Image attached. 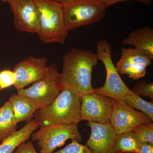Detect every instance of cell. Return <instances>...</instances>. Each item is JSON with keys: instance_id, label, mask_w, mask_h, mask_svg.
Instances as JSON below:
<instances>
[{"instance_id": "3", "label": "cell", "mask_w": 153, "mask_h": 153, "mask_svg": "<svg viewBox=\"0 0 153 153\" xmlns=\"http://www.w3.org/2000/svg\"><path fill=\"white\" fill-rule=\"evenodd\" d=\"M40 13V27L37 35L46 44H64L68 32L64 22L63 6L51 0H34Z\"/></svg>"}, {"instance_id": "29", "label": "cell", "mask_w": 153, "mask_h": 153, "mask_svg": "<svg viewBox=\"0 0 153 153\" xmlns=\"http://www.w3.org/2000/svg\"><path fill=\"white\" fill-rule=\"evenodd\" d=\"M0 110H1V108H0Z\"/></svg>"}, {"instance_id": "26", "label": "cell", "mask_w": 153, "mask_h": 153, "mask_svg": "<svg viewBox=\"0 0 153 153\" xmlns=\"http://www.w3.org/2000/svg\"><path fill=\"white\" fill-rule=\"evenodd\" d=\"M138 153H153V144L147 142L142 143Z\"/></svg>"}, {"instance_id": "9", "label": "cell", "mask_w": 153, "mask_h": 153, "mask_svg": "<svg viewBox=\"0 0 153 153\" xmlns=\"http://www.w3.org/2000/svg\"><path fill=\"white\" fill-rule=\"evenodd\" d=\"M114 99L94 92L82 96V120L98 123H110Z\"/></svg>"}, {"instance_id": "22", "label": "cell", "mask_w": 153, "mask_h": 153, "mask_svg": "<svg viewBox=\"0 0 153 153\" xmlns=\"http://www.w3.org/2000/svg\"><path fill=\"white\" fill-rule=\"evenodd\" d=\"M52 153H93L86 145H82L75 140H72L65 148Z\"/></svg>"}, {"instance_id": "8", "label": "cell", "mask_w": 153, "mask_h": 153, "mask_svg": "<svg viewBox=\"0 0 153 153\" xmlns=\"http://www.w3.org/2000/svg\"><path fill=\"white\" fill-rule=\"evenodd\" d=\"M47 62V57L32 55L18 62L13 69L16 79L15 88L17 91L23 89L47 76L52 66V64L48 65Z\"/></svg>"}, {"instance_id": "27", "label": "cell", "mask_w": 153, "mask_h": 153, "mask_svg": "<svg viewBox=\"0 0 153 153\" xmlns=\"http://www.w3.org/2000/svg\"><path fill=\"white\" fill-rule=\"evenodd\" d=\"M51 1L57 2L60 3V4H62V3L65 2V1H67V0H51Z\"/></svg>"}, {"instance_id": "6", "label": "cell", "mask_w": 153, "mask_h": 153, "mask_svg": "<svg viewBox=\"0 0 153 153\" xmlns=\"http://www.w3.org/2000/svg\"><path fill=\"white\" fill-rule=\"evenodd\" d=\"M97 55L98 60L103 63L106 70V76L104 85L94 88V92L117 100H123L130 90L121 78L116 67L113 62L111 47L105 40L99 41L97 45Z\"/></svg>"}, {"instance_id": "4", "label": "cell", "mask_w": 153, "mask_h": 153, "mask_svg": "<svg viewBox=\"0 0 153 153\" xmlns=\"http://www.w3.org/2000/svg\"><path fill=\"white\" fill-rule=\"evenodd\" d=\"M61 4L68 31L98 23L106 13V7L100 0H67Z\"/></svg>"}, {"instance_id": "2", "label": "cell", "mask_w": 153, "mask_h": 153, "mask_svg": "<svg viewBox=\"0 0 153 153\" xmlns=\"http://www.w3.org/2000/svg\"><path fill=\"white\" fill-rule=\"evenodd\" d=\"M82 96L73 91L63 88L51 104L35 112L34 119L41 126L52 124H78L82 120Z\"/></svg>"}, {"instance_id": "20", "label": "cell", "mask_w": 153, "mask_h": 153, "mask_svg": "<svg viewBox=\"0 0 153 153\" xmlns=\"http://www.w3.org/2000/svg\"><path fill=\"white\" fill-rule=\"evenodd\" d=\"M133 131L138 137L142 143L153 144V123L152 122L141 124Z\"/></svg>"}, {"instance_id": "28", "label": "cell", "mask_w": 153, "mask_h": 153, "mask_svg": "<svg viewBox=\"0 0 153 153\" xmlns=\"http://www.w3.org/2000/svg\"><path fill=\"white\" fill-rule=\"evenodd\" d=\"M1 1H3V2H5L8 3L10 0H1Z\"/></svg>"}, {"instance_id": "15", "label": "cell", "mask_w": 153, "mask_h": 153, "mask_svg": "<svg viewBox=\"0 0 153 153\" xmlns=\"http://www.w3.org/2000/svg\"><path fill=\"white\" fill-rule=\"evenodd\" d=\"M8 101L13 107L14 122L16 124L22 121L29 122L33 120L35 112L40 109L30 99L18 94H12Z\"/></svg>"}, {"instance_id": "1", "label": "cell", "mask_w": 153, "mask_h": 153, "mask_svg": "<svg viewBox=\"0 0 153 153\" xmlns=\"http://www.w3.org/2000/svg\"><path fill=\"white\" fill-rule=\"evenodd\" d=\"M96 53L89 50L72 48L63 57L60 74L63 88L82 96L93 92L91 74L98 61Z\"/></svg>"}, {"instance_id": "14", "label": "cell", "mask_w": 153, "mask_h": 153, "mask_svg": "<svg viewBox=\"0 0 153 153\" xmlns=\"http://www.w3.org/2000/svg\"><path fill=\"white\" fill-rule=\"evenodd\" d=\"M123 45H131L143 55L153 59V29L150 26L131 31L124 39Z\"/></svg>"}, {"instance_id": "7", "label": "cell", "mask_w": 153, "mask_h": 153, "mask_svg": "<svg viewBox=\"0 0 153 153\" xmlns=\"http://www.w3.org/2000/svg\"><path fill=\"white\" fill-rule=\"evenodd\" d=\"M63 89L60 73L54 63L47 76L28 88L18 90L17 94L30 99L41 108L52 103Z\"/></svg>"}, {"instance_id": "12", "label": "cell", "mask_w": 153, "mask_h": 153, "mask_svg": "<svg viewBox=\"0 0 153 153\" xmlns=\"http://www.w3.org/2000/svg\"><path fill=\"white\" fill-rule=\"evenodd\" d=\"M152 59L134 48L123 47L121 56L116 64L119 73L128 75L129 78L137 80L145 76L146 68L152 64Z\"/></svg>"}, {"instance_id": "18", "label": "cell", "mask_w": 153, "mask_h": 153, "mask_svg": "<svg viewBox=\"0 0 153 153\" xmlns=\"http://www.w3.org/2000/svg\"><path fill=\"white\" fill-rule=\"evenodd\" d=\"M142 142L133 131L119 135L115 146L116 153H138Z\"/></svg>"}, {"instance_id": "17", "label": "cell", "mask_w": 153, "mask_h": 153, "mask_svg": "<svg viewBox=\"0 0 153 153\" xmlns=\"http://www.w3.org/2000/svg\"><path fill=\"white\" fill-rule=\"evenodd\" d=\"M13 107L9 101L0 110V143L16 131L17 124L14 121Z\"/></svg>"}, {"instance_id": "30", "label": "cell", "mask_w": 153, "mask_h": 153, "mask_svg": "<svg viewBox=\"0 0 153 153\" xmlns=\"http://www.w3.org/2000/svg\"><path fill=\"white\" fill-rule=\"evenodd\" d=\"M0 102H1V100H0Z\"/></svg>"}, {"instance_id": "13", "label": "cell", "mask_w": 153, "mask_h": 153, "mask_svg": "<svg viewBox=\"0 0 153 153\" xmlns=\"http://www.w3.org/2000/svg\"><path fill=\"white\" fill-rule=\"evenodd\" d=\"M91 134L86 146L93 153H116L115 146L117 134L110 123L88 122Z\"/></svg>"}, {"instance_id": "5", "label": "cell", "mask_w": 153, "mask_h": 153, "mask_svg": "<svg viewBox=\"0 0 153 153\" xmlns=\"http://www.w3.org/2000/svg\"><path fill=\"white\" fill-rule=\"evenodd\" d=\"M40 127L31 137L33 141L37 142L40 153H52L68 140H75L79 143L82 141L77 124H52Z\"/></svg>"}, {"instance_id": "25", "label": "cell", "mask_w": 153, "mask_h": 153, "mask_svg": "<svg viewBox=\"0 0 153 153\" xmlns=\"http://www.w3.org/2000/svg\"><path fill=\"white\" fill-rule=\"evenodd\" d=\"M100 1L104 3L106 7H108L116 3L129 1H137L143 3L148 7H150L151 5L153 0H100Z\"/></svg>"}, {"instance_id": "21", "label": "cell", "mask_w": 153, "mask_h": 153, "mask_svg": "<svg viewBox=\"0 0 153 153\" xmlns=\"http://www.w3.org/2000/svg\"><path fill=\"white\" fill-rule=\"evenodd\" d=\"M131 91L139 96L148 97L153 101V82L147 83L145 80H140L137 82Z\"/></svg>"}, {"instance_id": "11", "label": "cell", "mask_w": 153, "mask_h": 153, "mask_svg": "<svg viewBox=\"0 0 153 153\" xmlns=\"http://www.w3.org/2000/svg\"><path fill=\"white\" fill-rule=\"evenodd\" d=\"M18 31L37 33L40 27V13L34 0H10L8 2Z\"/></svg>"}, {"instance_id": "19", "label": "cell", "mask_w": 153, "mask_h": 153, "mask_svg": "<svg viewBox=\"0 0 153 153\" xmlns=\"http://www.w3.org/2000/svg\"><path fill=\"white\" fill-rule=\"evenodd\" d=\"M123 100L131 108L141 111L142 112L146 115L153 121V102L146 101L140 97L134 94L131 90L126 94Z\"/></svg>"}, {"instance_id": "24", "label": "cell", "mask_w": 153, "mask_h": 153, "mask_svg": "<svg viewBox=\"0 0 153 153\" xmlns=\"http://www.w3.org/2000/svg\"><path fill=\"white\" fill-rule=\"evenodd\" d=\"M14 153H38L36 151L33 143L30 141L22 143L15 151Z\"/></svg>"}, {"instance_id": "23", "label": "cell", "mask_w": 153, "mask_h": 153, "mask_svg": "<svg viewBox=\"0 0 153 153\" xmlns=\"http://www.w3.org/2000/svg\"><path fill=\"white\" fill-rule=\"evenodd\" d=\"M16 76L13 70L4 69L0 71V91L15 85Z\"/></svg>"}, {"instance_id": "10", "label": "cell", "mask_w": 153, "mask_h": 153, "mask_svg": "<svg viewBox=\"0 0 153 153\" xmlns=\"http://www.w3.org/2000/svg\"><path fill=\"white\" fill-rule=\"evenodd\" d=\"M152 122L146 115L135 110L123 100H114L110 124L117 135L133 131L141 124Z\"/></svg>"}, {"instance_id": "16", "label": "cell", "mask_w": 153, "mask_h": 153, "mask_svg": "<svg viewBox=\"0 0 153 153\" xmlns=\"http://www.w3.org/2000/svg\"><path fill=\"white\" fill-rule=\"evenodd\" d=\"M40 125V123L33 119L22 128L14 132L0 144V153H13L19 145L29 140Z\"/></svg>"}]
</instances>
